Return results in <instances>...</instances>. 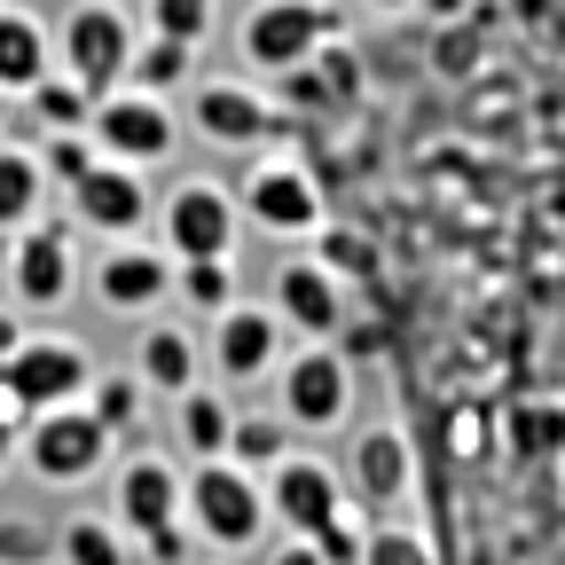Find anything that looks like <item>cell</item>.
Returning a JSON list of instances; mask_svg holds the SVG:
<instances>
[{"mask_svg": "<svg viewBox=\"0 0 565 565\" xmlns=\"http://www.w3.org/2000/svg\"><path fill=\"white\" fill-rule=\"evenodd\" d=\"M181 519L212 550H252L267 534V487H259V471H244L228 456H204L181 471Z\"/></svg>", "mask_w": 565, "mask_h": 565, "instance_id": "cell-1", "label": "cell"}, {"mask_svg": "<svg viewBox=\"0 0 565 565\" xmlns=\"http://www.w3.org/2000/svg\"><path fill=\"white\" fill-rule=\"evenodd\" d=\"M275 408L291 433H338L345 408H353V362H345V345L330 338H307L291 345L275 362Z\"/></svg>", "mask_w": 565, "mask_h": 565, "instance_id": "cell-2", "label": "cell"}, {"mask_svg": "<svg viewBox=\"0 0 565 565\" xmlns=\"http://www.w3.org/2000/svg\"><path fill=\"white\" fill-rule=\"evenodd\" d=\"M17 456L32 463L40 487H87L110 456V433L95 424L87 401H55V408H32L24 433H17Z\"/></svg>", "mask_w": 565, "mask_h": 565, "instance_id": "cell-3", "label": "cell"}, {"mask_svg": "<svg viewBox=\"0 0 565 565\" xmlns=\"http://www.w3.org/2000/svg\"><path fill=\"white\" fill-rule=\"evenodd\" d=\"M330 32H345V17L330 9V0H252L244 24H236V55H244V71L275 79V71L307 63Z\"/></svg>", "mask_w": 565, "mask_h": 565, "instance_id": "cell-4", "label": "cell"}, {"mask_svg": "<svg viewBox=\"0 0 565 565\" xmlns=\"http://www.w3.org/2000/svg\"><path fill=\"white\" fill-rule=\"evenodd\" d=\"M126 55H134V24H126L118 0H79V9H63L55 63H63L87 95H110V87L126 79Z\"/></svg>", "mask_w": 565, "mask_h": 565, "instance_id": "cell-5", "label": "cell"}, {"mask_svg": "<svg viewBox=\"0 0 565 565\" xmlns=\"http://www.w3.org/2000/svg\"><path fill=\"white\" fill-rule=\"evenodd\" d=\"M87 134H95V150H103V158H126V166H166V158H173V141H181V118H173V103H166V95L110 87V95H95Z\"/></svg>", "mask_w": 565, "mask_h": 565, "instance_id": "cell-6", "label": "cell"}, {"mask_svg": "<svg viewBox=\"0 0 565 565\" xmlns=\"http://www.w3.org/2000/svg\"><path fill=\"white\" fill-rule=\"evenodd\" d=\"M236 212L252 228H267V236H322L330 228L322 221V181L307 166H291V158H259L244 173V189H236Z\"/></svg>", "mask_w": 565, "mask_h": 565, "instance_id": "cell-7", "label": "cell"}, {"mask_svg": "<svg viewBox=\"0 0 565 565\" xmlns=\"http://www.w3.org/2000/svg\"><path fill=\"white\" fill-rule=\"evenodd\" d=\"M87 377H95V353L71 338V330H24V345L0 362V385H9L24 408H55V401H79L87 393Z\"/></svg>", "mask_w": 565, "mask_h": 565, "instance_id": "cell-8", "label": "cell"}, {"mask_svg": "<svg viewBox=\"0 0 565 565\" xmlns=\"http://www.w3.org/2000/svg\"><path fill=\"white\" fill-rule=\"evenodd\" d=\"M181 95H189V126L221 150H259L282 134V103L259 95L252 79H189Z\"/></svg>", "mask_w": 565, "mask_h": 565, "instance_id": "cell-9", "label": "cell"}, {"mask_svg": "<svg viewBox=\"0 0 565 565\" xmlns=\"http://www.w3.org/2000/svg\"><path fill=\"white\" fill-rule=\"evenodd\" d=\"M282 338H291V330H282L275 307L236 299V307L212 315L204 362H212V377H221V385H259V377H275V362H282Z\"/></svg>", "mask_w": 565, "mask_h": 565, "instance_id": "cell-10", "label": "cell"}, {"mask_svg": "<svg viewBox=\"0 0 565 565\" xmlns=\"http://www.w3.org/2000/svg\"><path fill=\"white\" fill-rule=\"evenodd\" d=\"M9 282L24 315H55L71 291H79V259H71V228L63 221H24L9 236Z\"/></svg>", "mask_w": 565, "mask_h": 565, "instance_id": "cell-11", "label": "cell"}, {"mask_svg": "<svg viewBox=\"0 0 565 565\" xmlns=\"http://www.w3.org/2000/svg\"><path fill=\"white\" fill-rule=\"evenodd\" d=\"M259 487H267V519L282 534H315L330 511H345V471L322 463V456H307V448H291L282 463H267Z\"/></svg>", "mask_w": 565, "mask_h": 565, "instance_id": "cell-12", "label": "cell"}, {"mask_svg": "<svg viewBox=\"0 0 565 565\" xmlns=\"http://www.w3.org/2000/svg\"><path fill=\"white\" fill-rule=\"evenodd\" d=\"M236 228H244V212L221 181H181L158 212V244L173 259H204V252H236Z\"/></svg>", "mask_w": 565, "mask_h": 565, "instance_id": "cell-13", "label": "cell"}, {"mask_svg": "<svg viewBox=\"0 0 565 565\" xmlns=\"http://www.w3.org/2000/svg\"><path fill=\"white\" fill-rule=\"evenodd\" d=\"M158 299H173V252L166 244L110 236V252L95 267V307L103 315H150Z\"/></svg>", "mask_w": 565, "mask_h": 565, "instance_id": "cell-14", "label": "cell"}, {"mask_svg": "<svg viewBox=\"0 0 565 565\" xmlns=\"http://www.w3.org/2000/svg\"><path fill=\"white\" fill-rule=\"evenodd\" d=\"M267 307L282 315V330H291V338H338V330H345V282H338V267H322V259H282Z\"/></svg>", "mask_w": 565, "mask_h": 565, "instance_id": "cell-15", "label": "cell"}, {"mask_svg": "<svg viewBox=\"0 0 565 565\" xmlns=\"http://www.w3.org/2000/svg\"><path fill=\"white\" fill-rule=\"evenodd\" d=\"M71 212L95 228V236H134L150 221V189H141V166L126 158H95L79 181H71Z\"/></svg>", "mask_w": 565, "mask_h": 565, "instance_id": "cell-16", "label": "cell"}, {"mask_svg": "<svg viewBox=\"0 0 565 565\" xmlns=\"http://www.w3.org/2000/svg\"><path fill=\"white\" fill-rule=\"evenodd\" d=\"M110 519L126 534H150V526L181 519V471L166 456H126V471L110 479Z\"/></svg>", "mask_w": 565, "mask_h": 565, "instance_id": "cell-17", "label": "cell"}, {"mask_svg": "<svg viewBox=\"0 0 565 565\" xmlns=\"http://www.w3.org/2000/svg\"><path fill=\"white\" fill-rule=\"evenodd\" d=\"M345 494H362V503H377V511L408 494V433H401V424H370V433L353 440Z\"/></svg>", "mask_w": 565, "mask_h": 565, "instance_id": "cell-18", "label": "cell"}, {"mask_svg": "<svg viewBox=\"0 0 565 565\" xmlns=\"http://www.w3.org/2000/svg\"><path fill=\"white\" fill-rule=\"evenodd\" d=\"M196 370H204V345L189 338V322H150V330L134 338V377H141V393L173 401V393L196 385Z\"/></svg>", "mask_w": 565, "mask_h": 565, "instance_id": "cell-19", "label": "cell"}, {"mask_svg": "<svg viewBox=\"0 0 565 565\" xmlns=\"http://www.w3.org/2000/svg\"><path fill=\"white\" fill-rule=\"evenodd\" d=\"M228 424H236V401L221 393V385H189V393H173V440H181V456L189 463H204V456H228Z\"/></svg>", "mask_w": 565, "mask_h": 565, "instance_id": "cell-20", "label": "cell"}, {"mask_svg": "<svg viewBox=\"0 0 565 565\" xmlns=\"http://www.w3.org/2000/svg\"><path fill=\"white\" fill-rule=\"evenodd\" d=\"M40 71H55V32L32 17V9H17V0H0V87L9 95H24Z\"/></svg>", "mask_w": 565, "mask_h": 565, "instance_id": "cell-21", "label": "cell"}, {"mask_svg": "<svg viewBox=\"0 0 565 565\" xmlns=\"http://www.w3.org/2000/svg\"><path fill=\"white\" fill-rule=\"evenodd\" d=\"M189 63H196V47H189V40L134 32V55H126V79H118V87H141V95H181V87H189Z\"/></svg>", "mask_w": 565, "mask_h": 565, "instance_id": "cell-22", "label": "cell"}, {"mask_svg": "<svg viewBox=\"0 0 565 565\" xmlns=\"http://www.w3.org/2000/svg\"><path fill=\"white\" fill-rule=\"evenodd\" d=\"M40 189H47L40 150H32V141H9V134H0V236H17L24 221H40Z\"/></svg>", "mask_w": 565, "mask_h": 565, "instance_id": "cell-23", "label": "cell"}, {"mask_svg": "<svg viewBox=\"0 0 565 565\" xmlns=\"http://www.w3.org/2000/svg\"><path fill=\"white\" fill-rule=\"evenodd\" d=\"M126 542L134 534L118 519H63L55 526V565H134Z\"/></svg>", "mask_w": 565, "mask_h": 565, "instance_id": "cell-24", "label": "cell"}, {"mask_svg": "<svg viewBox=\"0 0 565 565\" xmlns=\"http://www.w3.org/2000/svg\"><path fill=\"white\" fill-rule=\"evenodd\" d=\"M173 291H181L196 315H221V307H236V259H228V252L173 259Z\"/></svg>", "mask_w": 565, "mask_h": 565, "instance_id": "cell-25", "label": "cell"}, {"mask_svg": "<svg viewBox=\"0 0 565 565\" xmlns=\"http://www.w3.org/2000/svg\"><path fill=\"white\" fill-rule=\"evenodd\" d=\"M282 456H291V424H282V408H275V416H244V408H236V424H228V463L267 471V463H282Z\"/></svg>", "mask_w": 565, "mask_h": 565, "instance_id": "cell-26", "label": "cell"}, {"mask_svg": "<svg viewBox=\"0 0 565 565\" xmlns=\"http://www.w3.org/2000/svg\"><path fill=\"white\" fill-rule=\"evenodd\" d=\"M79 401L95 408V424H103L110 440H118V433H134V424H141V377H134V370H110V377L95 370Z\"/></svg>", "mask_w": 565, "mask_h": 565, "instance_id": "cell-27", "label": "cell"}, {"mask_svg": "<svg viewBox=\"0 0 565 565\" xmlns=\"http://www.w3.org/2000/svg\"><path fill=\"white\" fill-rule=\"evenodd\" d=\"M32 150H40V173H47L55 189H71V181H79V173H87V166L103 158L87 126H47V134L32 141Z\"/></svg>", "mask_w": 565, "mask_h": 565, "instance_id": "cell-28", "label": "cell"}, {"mask_svg": "<svg viewBox=\"0 0 565 565\" xmlns=\"http://www.w3.org/2000/svg\"><path fill=\"white\" fill-rule=\"evenodd\" d=\"M212 17H221V0H141V32H166V40H189V47H204Z\"/></svg>", "mask_w": 565, "mask_h": 565, "instance_id": "cell-29", "label": "cell"}, {"mask_svg": "<svg viewBox=\"0 0 565 565\" xmlns=\"http://www.w3.org/2000/svg\"><path fill=\"white\" fill-rule=\"evenodd\" d=\"M0 565H55V526L47 519H0Z\"/></svg>", "mask_w": 565, "mask_h": 565, "instance_id": "cell-30", "label": "cell"}, {"mask_svg": "<svg viewBox=\"0 0 565 565\" xmlns=\"http://www.w3.org/2000/svg\"><path fill=\"white\" fill-rule=\"evenodd\" d=\"M307 63L322 71V87H330V103H353V95H362V55H353V47H345L338 32H330V40H322V47H315Z\"/></svg>", "mask_w": 565, "mask_h": 565, "instance_id": "cell-31", "label": "cell"}, {"mask_svg": "<svg viewBox=\"0 0 565 565\" xmlns=\"http://www.w3.org/2000/svg\"><path fill=\"white\" fill-rule=\"evenodd\" d=\"M362 565H433V542H424L416 526H370Z\"/></svg>", "mask_w": 565, "mask_h": 565, "instance_id": "cell-32", "label": "cell"}, {"mask_svg": "<svg viewBox=\"0 0 565 565\" xmlns=\"http://www.w3.org/2000/svg\"><path fill=\"white\" fill-rule=\"evenodd\" d=\"M362 542H370V526L353 519V503H345V511H330V519L315 526V550H322V565H362Z\"/></svg>", "mask_w": 565, "mask_h": 565, "instance_id": "cell-33", "label": "cell"}, {"mask_svg": "<svg viewBox=\"0 0 565 565\" xmlns=\"http://www.w3.org/2000/svg\"><path fill=\"white\" fill-rule=\"evenodd\" d=\"M141 542V557H150V565H189V519H166V526H150V534H134Z\"/></svg>", "mask_w": 565, "mask_h": 565, "instance_id": "cell-34", "label": "cell"}, {"mask_svg": "<svg viewBox=\"0 0 565 565\" xmlns=\"http://www.w3.org/2000/svg\"><path fill=\"white\" fill-rule=\"evenodd\" d=\"M24 416H32V408H24V401H17L9 385H0V471L17 463V433H24Z\"/></svg>", "mask_w": 565, "mask_h": 565, "instance_id": "cell-35", "label": "cell"}, {"mask_svg": "<svg viewBox=\"0 0 565 565\" xmlns=\"http://www.w3.org/2000/svg\"><path fill=\"white\" fill-rule=\"evenodd\" d=\"M259 565H322V550H315V534H282Z\"/></svg>", "mask_w": 565, "mask_h": 565, "instance_id": "cell-36", "label": "cell"}, {"mask_svg": "<svg viewBox=\"0 0 565 565\" xmlns=\"http://www.w3.org/2000/svg\"><path fill=\"white\" fill-rule=\"evenodd\" d=\"M17 345H24V322H17L9 307H0V362H9V353H17Z\"/></svg>", "mask_w": 565, "mask_h": 565, "instance_id": "cell-37", "label": "cell"}, {"mask_svg": "<svg viewBox=\"0 0 565 565\" xmlns=\"http://www.w3.org/2000/svg\"><path fill=\"white\" fill-rule=\"evenodd\" d=\"M416 9H424V17H440V24H448V17H463V9H471V0H416Z\"/></svg>", "mask_w": 565, "mask_h": 565, "instance_id": "cell-38", "label": "cell"}, {"mask_svg": "<svg viewBox=\"0 0 565 565\" xmlns=\"http://www.w3.org/2000/svg\"><path fill=\"white\" fill-rule=\"evenodd\" d=\"M353 9H377V17H393V9H416V0H353Z\"/></svg>", "mask_w": 565, "mask_h": 565, "instance_id": "cell-39", "label": "cell"}, {"mask_svg": "<svg viewBox=\"0 0 565 565\" xmlns=\"http://www.w3.org/2000/svg\"><path fill=\"white\" fill-rule=\"evenodd\" d=\"M9 126H17V95H9V87H0V134H9Z\"/></svg>", "mask_w": 565, "mask_h": 565, "instance_id": "cell-40", "label": "cell"}]
</instances>
